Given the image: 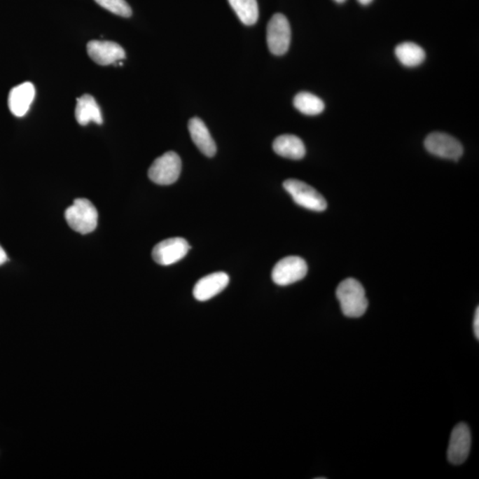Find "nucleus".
Listing matches in <instances>:
<instances>
[{
	"label": "nucleus",
	"mask_w": 479,
	"mask_h": 479,
	"mask_svg": "<svg viewBox=\"0 0 479 479\" xmlns=\"http://www.w3.org/2000/svg\"><path fill=\"white\" fill-rule=\"evenodd\" d=\"M335 294L346 317L359 318L367 311L368 302L365 289L357 279L348 278L342 281Z\"/></svg>",
	"instance_id": "1"
},
{
	"label": "nucleus",
	"mask_w": 479,
	"mask_h": 479,
	"mask_svg": "<svg viewBox=\"0 0 479 479\" xmlns=\"http://www.w3.org/2000/svg\"><path fill=\"white\" fill-rule=\"evenodd\" d=\"M65 219L73 230L82 235L89 234L97 228V209L88 199H76L74 204L66 209Z\"/></svg>",
	"instance_id": "2"
},
{
	"label": "nucleus",
	"mask_w": 479,
	"mask_h": 479,
	"mask_svg": "<svg viewBox=\"0 0 479 479\" xmlns=\"http://www.w3.org/2000/svg\"><path fill=\"white\" fill-rule=\"evenodd\" d=\"M182 168L177 153L169 151L155 159L148 169V177L155 184L167 186L178 181Z\"/></svg>",
	"instance_id": "3"
},
{
	"label": "nucleus",
	"mask_w": 479,
	"mask_h": 479,
	"mask_svg": "<svg viewBox=\"0 0 479 479\" xmlns=\"http://www.w3.org/2000/svg\"><path fill=\"white\" fill-rule=\"evenodd\" d=\"M285 190L291 195L296 204L310 211H324L327 209V201L312 186L298 179L284 181Z\"/></svg>",
	"instance_id": "4"
},
{
	"label": "nucleus",
	"mask_w": 479,
	"mask_h": 479,
	"mask_svg": "<svg viewBox=\"0 0 479 479\" xmlns=\"http://www.w3.org/2000/svg\"><path fill=\"white\" fill-rule=\"evenodd\" d=\"M266 40L272 55L281 56L288 52L291 41V29L285 15L282 13L272 15L268 22Z\"/></svg>",
	"instance_id": "5"
},
{
	"label": "nucleus",
	"mask_w": 479,
	"mask_h": 479,
	"mask_svg": "<svg viewBox=\"0 0 479 479\" xmlns=\"http://www.w3.org/2000/svg\"><path fill=\"white\" fill-rule=\"evenodd\" d=\"M308 266L300 257L291 256L281 259L275 265L272 279L275 284L288 286L301 281L307 275Z\"/></svg>",
	"instance_id": "6"
},
{
	"label": "nucleus",
	"mask_w": 479,
	"mask_h": 479,
	"mask_svg": "<svg viewBox=\"0 0 479 479\" xmlns=\"http://www.w3.org/2000/svg\"><path fill=\"white\" fill-rule=\"evenodd\" d=\"M425 148L431 155L458 161L464 154V148L458 139L444 132H432L424 141Z\"/></svg>",
	"instance_id": "7"
},
{
	"label": "nucleus",
	"mask_w": 479,
	"mask_h": 479,
	"mask_svg": "<svg viewBox=\"0 0 479 479\" xmlns=\"http://www.w3.org/2000/svg\"><path fill=\"white\" fill-rule=\"evenodd\" d=\"M190 248V245L185 239H166L155 246L152 257L159 265H171L185 258Z\"/></svg>",
	"instance_id": "8"
},
{
	"label": "nucleus",
	"mask_w": 479,
	"mask_h": 479,
	"mask_svg": "<svg viewBox=\"0 0 479 479\" xmlns=\"http://www.w3.org/2000/svg\"><path fill=\"white\" fill-rule=\"evenodd\" d=\"M471 445L470 428L465 424H459L452 431L447 451V457L452 464L460 465L467 460Z\"/></svg>",
	"instance_id": "9"
},
{
	"label": "nucleus",
	"mask_w": 479,
	"mask_h": 479,
	"mask_svg": "<svg viewBox=\"0 0 479 479\" xmlns=\"http://www.w3.org/2000/svg\"><path fill=\"white\" fill-rule=\"evenodd\" d=\"M90 58L99 65L106 66L125 59L124 48L115 42L105 40H92L88 44Z\"/></svg>",
	"instance_id": "10"
},
{
	"label": "nucleus",
	"mask_w": 479,
	"mask_h": 479,
	"mask_svg": "<svg viewBox=\"0 0 479 479\" xmlns=\"http://www.w3.org/2000/svg\"><path fill=\"white\" fill-rule=\"evenodd\" d=\"M229 284V276L225 272H218L209 275L199 279L193 291L196 300L208 301L224 291Z\"/></svg>",
	"instance_id": "11"
},
{
	"label": "nucleus",
	"mask_w": 479,
	"mask_h": 479,
	"mask_svg": "<svg viewBox=\"0 0 479 479\" xmlns=\"http://www.w3.org/2000/svg\"><path fill=\"white\" fill-rule=\"evenodd\" d=\"M36 89L31 82L22 83L9 92L8 106L13 116L22 118L28 113L34 101Z\"/></svg>",
	"instance_id": "12"
},
{
	"label": "nucleus",
	"mask_w": 479,
	"mask_h": 479,
	"mask_svg": "<svg viewBox=\"0 0 479 479\" xmlns=\"http://www.w3.org/2000/svg\"><path fill=\"white\" fill-rule=\"evenodd\" d=\"M188 130L193 141L199 151L208 158L214 156L217 152V146L204 123L199 118H192L188 123Z\"/></svg>",
	"instance_id": "13"
},
{
	"label": "nucleus",
	"mask_w": 479,
	"mask_h": 479,
	"mask_svg": "<svg viewBox=\"0 0 479 479\" xmlns=\"http://www.w3.org/2000/svg\"><path fill=\"white\" fill-rule=\"evenodd\" d=\"M75 116L80 125H88L89 123L95 122L102 125L103 118L101 109L97 102L92 95H85L76 99Z\"/></svg>",
	"instance_id": "14"
},
{
	"label": "nucleus",
	"mask_w": 479,
	"mask_h": 479,
	"mask_svg": "<svg viewBox=\"0 0 479 479\" xmlns=\"http://www.w3.org/2000/svg\"><path fill=\"white\" fill-rule=\"evenodd\" d=\"M272 148L276 154L291 160L304 158L306 152L302 139L292 134L279 136L272 143Z\"/></svg>",
	"instance_id": "15"
},
{
	"label": "nucleus",
	"mask_w": 479,
	"mask_h": 479,
	"mask_svg": "<svg viewBox=\"0 0 479 479\" xmlns=\"http://www.w3.org/2000/svg\"><path fill=\"white\" fill-rule=\"evenodd\" d=\"M395 55L398 62L408 68L421 65L426 58L424 50L412 42H404L396 46Z\"/></svg>",
	"instance_id": "16"
},
{
	"label": "nucleus",
	"mask_w": 479,
	"mask_h": 479,
	"mask_svg": "<svg viewBox=\"0 0 479 479\" xmlns=\"http://www.w3.org/2000/svg\"><path fill=\"white\" fill-rule=\"evenodd\" d=\"M293 104L302 114L307 116H317L324 112L325 104L318 96L311 92H302L295 96Z\"/></svg>",
	"instance_id": "17"
},
{
	"label": "nucleus",
	"mask_w": 479,
	"mask_h": 479,
	"mask_svg": "<svg viewBox=\"0 0 479 479\" xmlns=\"http://www.w3.org/2000/svg\"><path fill=\"white\" fill-rule=\"evenodd\" d=\"M240 21L251 26L258 22L259 11L257 0H228Z\"/></svg>",
	"instance_id": "18"
},
{
	"label": "nucleus",
	"mask_w": 479,
	"mask_h": 479,
	"mask_svg": "<svg viewBox=\"0 0 479 479\" xmlns=\"http://www.w3.org/2000/svg\"><path fill=\"white\" fill-rule=\"evenodd\" d=\"M95 1L102 8L121 18H128L132 15L131 6L125 0H95Z\"/></svg>",
	"instance_id": "19"
},
{
	"label": "nucleus",
	"mask_w": 479,
	"mask_h": 479,
	"mask_svg": "<svg viewBox=\"0 0 479 479\" xmlns=\"http://www.w3.org/2000/svg\"><path fill=\"white\" fill-rule=\"evenodd\" d=\"M473 328H474L475 337L477 338V339L478 340V339H479V308L478 307L477 308V310H475L474 322H473Z\"/></svg>",
	"instance_id": "20"
},
{
	"label": "nucleus",
	"mask_w": 479,
	"mask_h": 479,
	"mask_svg": "<svg viewBox=\"0 0 479 479\" xmlns=\"http://www.w3.org/2000/svg\"><path fill=\"white\" fill-rule=\"evenodd\" d=\"M8 255H6V251L3 249L1 245H0V265L5 264V263L8 261Z\"/></svg>",
	"instance_id": "21"
},
{
	"label": "nucleus",
	"mask_w": 479,
	"mask_h": 479,
	"mask_svg": "<svg viewBox=\"0 0 479 479\" xmlns=\"http://www.w3.org/2000/svg\"><path fill=\"white\" fill-rule=\"evenodd\" d=\"M373 1V0H358V2L359 4L363 5V6H368L370 4V3Z\"/></svg>",
	"instance_id": "22"
},
{
	"label": "nucleus",
	"mask_w": 479,
	"mask_h": 479,
	"mask_svg": "<svg viewBox=\"0 0 479 479\" xmlns=\"http://www.w3.org/2000/svg\"><path fill=\"white\" fill-rule=\"evenodd\" d=\"M334 1L338 3V4H342V3L345 2L346 0H334Z\"/></svg>",
	"instance_id": "23"
}]
</instances>
